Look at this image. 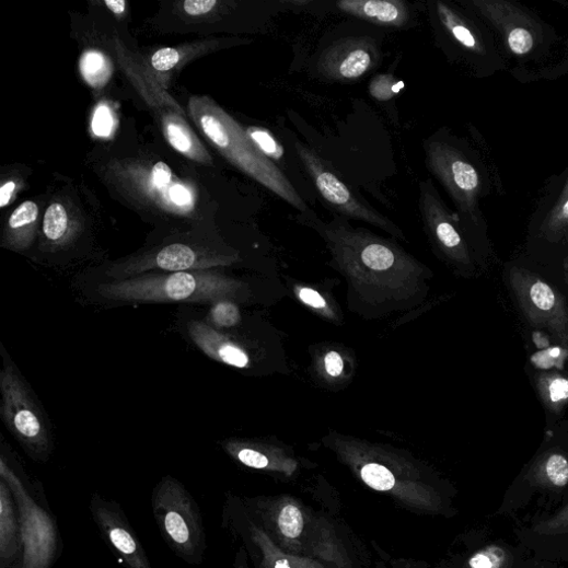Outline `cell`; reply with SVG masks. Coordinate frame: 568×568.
Returning a JSON list of instances; mask_svg holds the SVG:
<instances>
[{
    "label": "cell",
    "instance_id": "obj_25",
    "mask_svg": "<svg viewBox=\"0 0 568 568\" xmlns=\"http://www.w3.org/2000/svg\"><path fill=\"white\" fill-rule=\"evenodd\" d=\"M538 392L546 407L555 414L568 402V380L559 374H540L536 378Z\"/></svg>",
    "mask_w": 568,
    "mask_h": 568
},
{
    "label": "cell",
    "instance_id": "obj_11",
    "mask_svg": "<svg viewBox=\"0 0 568 568\" xmlns=\"http://www.w3.org/2000/svg\"><path fill=\"white\" fill-rule=\"evenodd\" d=\"M519 305L534 326L560 339L568 336V309L564 297L538 276L519 267L510 271Z\"/></svg>",
    "mask_w": 568,
    "mask_h": 568
},
{
    "label": "cell",
    "instance_id": "obj_20",
    "mask_svg": "<svg viewBox=\"0 0 568 568\" xmlns=\"http://www.w3.org/2000/svg\"><path fill=\"white\" fill-rule=\"evenodd\" d=\"M80 231V223L67 207L51 202L45 211L42 227L40 247L54 254L69 247Z\"/></svg>",
    "mask_w": 568,
    "mask_h": 568
},
{
    "label": "cell",
    "instance_id": "obj_33",
    "mask_svg": "<svg viewBox=\"0 0 568 568\" xmlns=\"http://www.w3.org/2000/svg\"><path fill=\"white\" fill-rule=\"evenodd\" d=\"M185 15L192 19H201L212 15L222 7L217 0H187L182 4Z\"/></svg>",
    "mask_w": 568,
    "mask_h": 568
},
{
    "label": "cell",
    "instance_id": "obj_16",
    "mask_svg": "<svg viewBox=\"0 0 568 568\" xmlns=\"http://www.w3.org/2000/svg\"><path fill=\"white\" fill-rule=\"evenodd\" d=\"M532 223L537 236L553 245L568 241V167L549 182Z\"/></svg>",
    "mask_w": 568,
    "mask_h": 568
},
{
    "label": "cell",
    "instance_id": "obj_13",
    "mask_svg": "<svg viewBox=\"0 0 568 568\" xmlns=\"http://www.w3.org/2000/svg\"><path fill=\"white\" fill-rule=\"evenodd\" d=\"M419 208L440 248L457 263L468 265L470 254L457 227V216L449 210L430 179L420 184Z\"/></svg>",
    "mask_w": 568,
    "mask_h": 568
},
{
    "label": "cell",
    "instance_id": "obj_37",
    "mask_svg": "<svg viewBox=\"0 0 568 568\" xmlns=\"http://www.w3.org/2000/svg\"><path fill=\"white\" fill-rule=\"evenodd\" d=\"M324 362H326V370L332 376H339L343 373L345 364L338 352H329Z\"/></svg>",
    "mask_w": 568,
    "mask_h": 568
},
{
    "label": "cell",
    "instance_id": "obj_7",
    "mask_svg": "<svg viewBox=\"0 0 568 568\" xmlns=\"http://www.w3.org/2000/svg\"><path fill=\"white\" fill-rule=\"evenodd\" d=\"M235 256L209 240L166 241L124 259L107 263L85 276L100 280H125L147 273H185L222 269Z\"/></svg>",
    "mask_w": 568,
    "mask_h": 568
},
{
    "label": "cell",
    "instance_id": "obj_18",
    "mask_svg": "<svg viewBox=\"0 0 568 568\" xmlns=\"http://www.w3.org/2000/svg\"><path fill=\"white\" fill-rule=\"evenodd\" d=\"M116 48L120 66L149 106L158 113L173 111L186 116V113L176 101L158 83V80L146 63H139L132 58L121 43L118 42Z\"/></svg>",
    "mask_w": 568,
    "mask_h": 568
},
{
    "label": "cell",
    "instance_id": "obj_26",
    "mask_svg": "<svg viewBox=\"0 0 568 568\" xmlns=\"http://www.w3.org/2000/svg\"><path fill=\"white\" fill-rule=\"evenodd\" d=\"M205 321L217 331L228 332L236 328L241 321L239 306L230 300L216 302L201 310Z\"/></svg>",
    "mask_w": 568,
    "mask_h": 568
},
{
    "label": "cell",
    "instance_id": "obj_17",
    "mask_svg": "<svg viewBox=\"0 0 568 568\" xmlns=\"http://www.w3.org/2000/svg\"><path fill=\"white\" fill-rule=\"evenodd\" d=\"M24 541L19 507L8 483L0 478V568H22Z\"/></svg>",
    "mask_w": 568,
    "mask_h": 568
},
{
    "label": "cell",
    "instance_id": "obj_12",
    "mask_svg": "<svg viewBox=\"0 0 568 568\" xmlns=\"http://www.w3.org/2000/svg\"><path fill=\"white\" fill-rule=\"evenodd\" d=\"M90 511L101 537L125 568H152L120 503L95 492L91 498Z\"/></svg>",
    "mask_w": 568,
    "mask_h": 568
},
{
    "label": "cell",
    "instance_id": "obj_41",
    "mask_svg": "<svg viewBox=\"0 0 568 568\" xmlns=\"http://www.w3.org/2000/svg\"><path fill=\"white\" fill-rule=\"evenodd\" d=\"M566 282L568 283V278H566Z\"/></svg>",
    "mask_w": 568,
    "mask_h": 568
},
{
    "label": "cell",
    "instance_id": "obj_39",
    "mask_svg": "<svg viewBox=\"0 0 568 568\" xmlns=\"http://www.w3.org/2000/svg\"><path fill=\"white\" fill-rule=\"evenodd\" d=\"M106 8L118 18L124 16L127 10V2L125 0H106Z\"/></svg>",
    "mask_w": 568,
    "mask_h": 568
},
{
    "label": "cell",
    "instance_id": "obj_36",
    "mask_svg": "<svg viewBox=\"0 0 568 568\" xmlns=\"http://www.w3.org/2000/svg\"><path fill=\"white\" fill-rule=\"evenodd\" d=\"M299 298L305 304L311 305L316 309H323V308L327 306L326 300H324L323 297L318 292H316L312 289H308V288L301 289L299 291Z\"/></svg>",
    "mask_w": 568,
    "mask_h": 568
},
{
    "label": "cell",
    "instance_id": "obj_31",
    "mask_svg": "<svg viewBox=\"0 0 568 568\" xmlns=\"http://www.w3.org/2000/svg\"><path fill=\"white\" fill-rule=\"evenodd\" d=\"M279 528L285 536L299 537L303 530V518L300 510L293 506L285 507L279 515Z\"/></svg>",
    "mask_w": 568,
    "mask_h": 568
},
{
    "label": "cell",
    "instance_id": "obj_19",
    "mask_svg": "<svg viewBox=\"0 0 568 568\" xmlns=\"http://www.w3.org/2000/svg\"><path fill=\"white\" fill-rule=\"evenodd\" d=\"M337 7L345 14L383 27L401 28L410 20L408 5L401 0H340Z\"/></svg>",
    "mask_w": 568,
    "mask_h": 568
},
{
    "label": "cell",
    "instance_id": "obj_35",
    "mask_svg": "<svg viewBox=\"0 0 568 568\" xmlns=\"http://www.w3.org/2000/svg\"><path fill=\"white\" fill-rule=\"evenodd\" d=\"M115 128L114 114L107 105H101L93 118V130L100 137H107Z\"/></svg>",
    "mask_w": 568,
    "mask_h": 568
},
{
    "label": "cell",
    "instance_id": "obj_8",
    "mask_svg": "<svg viewBox=\"0 0 568 568\" xmlns=\"http://www.w3.org/2000/svg\"><path fill=\"white\" fill-rule=\"evenodd\" d=\"M427 162L460 215L479 225L483 222L479 200L484 193V181L474 161L453 143L433 141L427 146Z\"/></svg>",
    "mask_w": 568,
    "mask_h": 568
},
{
    "label": "cell",
    "instance_id": "obj_3",
    "mask_svg": "<svg viewBox=\"0 0 568 568\" xmlns=\"http://www.w3.org/2000/svg\"><path fill=\"white\" fill-rule=\"evenodd\" d=\"M0 439V478L10 486L22 521V568H54L63 553V542L44 485L27 472L5 438Z\"/></svg>",
    "mask_w": 568,
    "mask_h": 568
},
{
    "label": "cell",
    "instance_id": "obj_22",
    "mask_svg": "<svg viewBox=\"0 0 568 568\" xmlns=\"http://www.w3.org/2000/svg\"><path fill=\"white\" fill-rule=\"evenodd\" d=\"M39 208L34 201H25L11 215L4 229L2 247L14 253L31 251L38 233Z\"/></svg>",
    "mask_w": 568,
    "mask_h": 568
},
{
    "label": "cell",
    "instance_id": "obj_34",
    "mask_svg": "<svg viewBox=\"0 0 568 568\" xmlns=\"http://www.w3.org/2000/svg\"><path fill=\"white\" fill-rule=\"evenodd\" d=\"M505 554L497 547H491L475 554L470 559L471 568H501Z\"/></svg>",
    "mask_w": 568,
    "mask_h": 568
},
{
    "label": "cell",
    "instance_id": "obj_27",
    "mask_svg": "<svg viewBox=\"0 0 568 568\" xmlns=\"http://www.w3.org/2000/svg\"><path fill=\"white\" fill-rule=\"evenodd\" d=\"M80 68L85 79L94 88L104 85L111 74L108 61L97 51L84 55L83 59H81Z\"/></svg>",
    "mask_w": 568,
    "mask_h": 568
},
{
    "label": "cell",
    "instance_id": "obj_29",
    "mask_svg": "<svg viewBox=\"0 0 568 568\" xmlns=\"http://www.w3.org/2000/svg\"><path fill=\"white\" fill-rule=\"evenodd\" d=\"M361 476L370 488L380 492L390 491L395 484L393 474L386 467L375 463L364 465Z\"/></svg>",
    "mask_w": 568,
    "mask_h": 568
},
{
    "label": "cell",
    "instance_id": "obj_2",
    "mask_svg": "<svg viewBox=\"0 0 568 568\" xmlns=\"http://www.w3.org/2000/svg\"><path fill=\"white\" fill-rule=\"evenodd\" d=\"M188 111L200 132L235 169L302 213L309 211L289 179L222 107L209 97L196 96L190 98Z\"/></svg>",
    "mask_w": 568,
    "mask_h": 568
},
{
    "label": "cell",
    "instance_id": "obj_10",
    "mask_svg": "<svg viewBox=\"0 0 568 568\" xmlns=\"http://www.w3.org/2000/svg\"><path fill=\"white\" fill-rule=\"evenodd\" d=\"M468 5L488 23L507 51L518 58L536 54L549 38L543 24L529 12L505 0H472Z\"/></svg>",
    "mask_w": 568,
    "mask_h": 568
},
{
    "label": "cell",
    "instance_id": "obj_14",
    "mask_svg": "<svg viewBox=\"0 0 568 568\" xmlns=\"http://www.w3.org/2000/svg\"><path fill=\"white\" fill-rule=\"evenodd\" d=\"M378 47L370 38H346L322 53L318 73L333 81H351L363 77L378 62Z\"/></svg>",
    "mask_w": 568,
    "mask_h": 568
},
{
    "label": "cell",
    "instance_id": "obj_6",
    "mask_svg": "<svg viewBox=\"0 0 568 568\" xmlns=\"http://www.w3.org/2000/svg\"><path fill=\"white\" fill-rule=\"evenodd\" d=\"M151 511L161 538L172 552L189 565L202 564L208 548L206 528L185 484L171 474L161 477L151 494Z\"/></svg>",
    "mask_w": 568,
    "mask_h": 568
},
{
    "label": "cell",
    "instance_id": "obj_24",
    "mask_svg": "<svg viewBox=\"0 0 568 568\" xmlns=\"http://www.w3.org/2000/svg\"><path fill=\"white\" fill-rule=\"evenodd\" d=\"M526 478L538 488L563 489L568 484V460L559 452H546L536 460Z\"/></svg>",
    "mask_w": 568,
    "mask_h": 568
},
{
    "label": "cell",
    "instance_id": "obj_32",
    "mask_svg": "<svg viewBox=\"0 0 568 568\" xmlns=\"http://www.w3.org/2000/svg\"><path fill=\"white\" fill-rule=\"evenodd\" d=\"M534 533L546 536L568 534V503L550 519L538 523Z\"/></svg>",
    "mask_w": 568,
    "mask_h": 568
},
{
    "label": "cell",
    "instance_id": "obj_40",
    "mask_svg": "<svg viewBox=\"0 0 568 568\" xmlns=\"http://www.w3.org/2000/svg\"><path fill=\"white\" fill-rule=\"evenodd\" d=\"M275 568H290L286 561L279 560L275 565Z\"/></svg>",
    "mask_w": 568,
    "mask_h": 568
},
{
    "label": "cell",
    "instance_id": "obj_38",
    "mask_svg": "<svg viewBox=\"0 0 568 568\" xmlns=\"http://www.w3.org/2000/svg\"><path fill=\"white\" fill-rule=\"evenodd\" d=\"M18 192V184L9 181L0 188V207L5 208L14 199Z\"/></svg>",
    "mask_w": 568,
    "mask_h": 568
},
{
    "label": "cell",
    "instance_id": "obj_21",
    "mask_svg": "<svg viewBox=\"0 0 568 568\" xmlns=\"http://www.w3.org/2000/svg\"><path fill=\"white\" fill-rule=\"evenodd\" d=\"M160 126L169 143L186 158L201 165H211L212 159L185 116L173 111L159 113Z\"/></svg>",
    "mask_w": 568,
    "mask_h": 568
},
{
    "label": "cell",
    "instance_id": "obj_9",
    "mask_svg": "<svg viewBox=\"0 0 568 568\" xmlns=\"http://www.w3.org/2000/svg\"><path fill=\"white\" fill-rule=\"evenodd\" d=\"M294 147L320 196L338 213L369 222L397 237H404L395 223L355 195L313 149L300 141H297Z\"/></svg>",
    "mask_w": 568,
    "mask_h": 568
},
{
    "label": "cell",
    "instance_id": "obj_28",
    "mask_svg": "<svg viewBox=\"0 0 568 568\" xmlns=\"http://www.w3.org/2000/svg\"><path fill=\"white\" fill-rule=\"evenodd\" d=\"M246 132L258 150L268 159L280 160L283 157L282 146L267 129L250 127Z\"/></svg>",
    "mask_w": 568,
    "mask_h": 568
},
{
    "label": "cell",
    "instance_id": "obj_1",
    "mask_svg": "<svg viewBox=\"0 0 568 568\" xmlns=\"http://www.w3.org/2000/svg\"><path fill=\"white\" fill-rule=\"evenodd\" d=\"M79 291L89 302L103 308L141 304L209 306L237 298L241 283L221 269L185 273H147L125 280L81 277Z\"/></svg>",
    "mask_w": 568,
    "mask_h": 568
},
{
    "label": "cell",
    "instance_id": "obj_4",
    "mask_svg": "<svg viewBox=\"0 0 568 568\" xmlns=\"http://www.w3.org/2000/svg\"><path fill=\"white\" fill-rule=\"evenodd\" d=\"M108 182L127 200L165 217L195 220L198 193L162 161L126 159L109 166Z\"/></svg>",
    "mask_w": 568,
    "mask_h": 568
},
{
    "label": "cell",
    "instance_id": "obj_15",
    "mask_svg": "<svg viewBox=\"0 0 568 568\" xmlns=\"http://www.w3.org/2000/svg\"><path fill=\"white\" fill-rule=\"evenodd\" d=\"M437 13L445 32L465 53L482 59L486 66L491 62L497 70L503 67L497 43L489 34L445 3H437Z\"/></svg>",
    "mask_w": 568,
    "mask_h": 568
},
{
    "label": "cell",
    "instance_id": "obj_30",
    "mask_svg": "<svg viewBox=\"0 0 568 568\" xmlns=\"http://www.w3.org/2000/svg\"><path fill=\"white\" fill-rule=\"evenodd\" d=\"M404 88L403 81L390 74H380L372 80L369 91L375 100L385 102L396 96Z\"/></svg>",
    "mask_w": 568,
    "mask_h": 568
},
{
    "label": "cell",
    "instance_id": "obj_5",
    "mask_svg": "<svg viewBox=\"0 0 568 568\" xmlns=\"http://www.w3.org/2000/svg\"><path fill=\"white\" fill-rule=\"evenodd\" d=\"M0 418L27 456L46 463L55 451L53 425L30 382L0 344Z\"/></svg>",
    "mask_w": 568,
    "mask_h": 568
},
{
    "label": "cell",
    "instance_id": "obj_23",
    "mask_svg": "<svg viewBox=\"0 0 568 568\" xmlns=\"http://www.w3.org/2000/svg\"><path fill=\"white\" fill-rule=\"evenodd\" d=\"M220 46V42H205L177 48H162L157 50L146 66L158 80V83L167 90V80L171 74L197 56L211 51Z\"/></svg>",
    "mask_w": 568,
    "mask_h": 568
}]
</instances>
